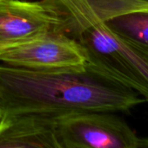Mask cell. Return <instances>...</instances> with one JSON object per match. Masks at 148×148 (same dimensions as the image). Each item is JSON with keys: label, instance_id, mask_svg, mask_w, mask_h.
I'll use <instances>...</instances> for the list:
<instances>
[{"label": "cell", "instance_id": "6da1fadb", "mask_svg": "<svg viewBox=\"0 0 148 148\" xmlns=\"http://www.w3.org/2000/svg\"><path fill=\"white\" fill-rule=\"evenodd\" d=\"M146 102L133 89L88 62L34 70L0 65V114L65 116L86 112H125Z\"/></svg>", "mask_w": 148, "mask_h": 148}, {"label": "cell", "instance_id": "7a4b0ae2", "mask_svg": "<svg viewBox=\"0 0 148 148\" xmlns=\"http://www.w3.org/2000/svg\"><path fill=\"white\" fill-rule=\"evenodd\" d=\"M55 30L77 42L86 62L133 89L148 102V54L112 31L103 21L79 12L51 7Z\"/></svg>", "mask_w": 148, "mask_h": 148}, {"label": "cell", "instance_id": "3957f363", "mask_svg": "<svg viewBox=\"0 0 148 148\" xmlns=\"http://www.w3.org/2000/svg\"><path fill=\"white\" fill-rule=\"evenodd\" d=\"M58 134L62 148H144L140 138L121 118L109 112L59 116Z\"/></svg>", "mask_w": 148, "mask_h": 148}, {"label": "cell", "instance_id": "277c9868", "mask_svg": "<svg viewBox=\"0 0 148 148\" xmlns=\"http://www.w3.org/2000/svg\"><path fill=\"white\" fill-rule=\"evenodd\" d=\"M3 64L34 70H50L82 66L86 62L75 40L57 30L16 46L0 55Z\"/></svg>", "mask_w": 148, "mask_h": 148}, {"label": "cell", "instance_id": "5b68a950", "mask_svg": "<svg viewBox=\"0 0 148 148\" xmlns=\"http://www.w3.org/2000/svg\"><path fill=\"white\" fill-rule=\"evenodd\" d=\"M72 11L99 20L115 34L148 54V1L59 0Z\"/></svg>", "mask_w": 148, "mask_h": 148}, {"label": "cell", "instance_id": "8992f818", "mask_svg": "<svg viewBox=\"0 0 148 148\" xmlns=\"http://www.w3.org/2000/svg\"><path fill=\"white\" fill-rule=\"evenodd\" d=\"M57 16L40 2L0 0V55L50 30Z\"/></svg>", "mask_w": 148, "mask_h": 148}, {"label": "cell", "instance_id": "52a82bcc", "mask_svg": "<svg viewBox=\"0 0 148 148\" xmlns=\"http://www.w3.org/2000/svg\"><path fill=\"white\" fill-rule=\"evenodd\" d=\"M59 116L21 113L0 118V148H62Z\"/></svg>", "mask_w": 148, "mask_h": 148}, {"label": "cell", "instance_id": "ba28073f", "mask_svg": "<svg viewBox=\"0 0 148 148\" xmlns=\"http://www.w3.org/2000/svg\"><path fill=\"white\" fill-rule=\"evenodd\" d=\"M0 118H1V114H0Z\"/></svg>", "mask_w": 148, "mask_h": 148}, {"label": "cell", "instance_id": "9c48e42d", "mask_svg": "<svg viewBox=\"0 0 148 148\" xmlns=\"http://www.w3.org/2000/svg\"><path fill=\"white\" fill-rule=\"evenodd\" d=\"M146 1H148V0H146Z\"/></svg>", "mask_w": 148, "mask_h": 148}]
</instances>
